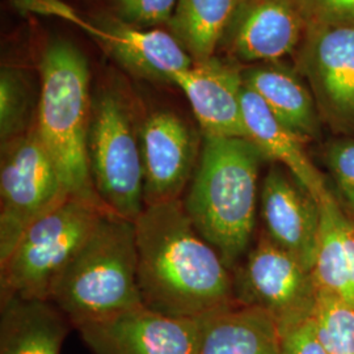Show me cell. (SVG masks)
<instances>
[{"label": "cell", "mask_w": 354, "mask_h": 354, "mask_svg": "<svg viewBox=\"0 0 354 354\" xmlns=\"http://www.w3.org/2000/svg\"><path fill=\"white\" fill-rule=\"evenodd\" d=\"M232 277L235 302L266 310L279 329L315 313L314 272L266 235L260 236Z\"/></svg>", "instance_id": "obj_8"}, {"label": "cell", "mask_w": 354, "mask_h": 354, "mask_svg": "<svg viewBox=\"0 0 354 354\" xmlns=\"http://www.w3.org/2000/svg\"><path fill=\"white\" fill-rule=\"evenodd\" d=\"M241 111L247 140L266 159L286 167L317 203L329 194L323 176L304 150V137L282 124L254 92L243 87Z\"/></svg>", "instance_id": "obj_16"}, {"label": "cell", "mask_w": 354, "mask_h": 354, "mask_svg": "<svg viewBox=\"0 0 354 354\" xmlns=\"http://www.w3.org/2000/svg\"><path fill=\"white\" fill-rule=\"evenodd\" d=\"M38 97V137L70 194L105 209L89 174L88 61L73 42L58 38L44 51Z\"/></svg>", "instance_id": "obj_4"}, {"label": "cell", "mask_w": 354, "mask_h": 354, "mask_svg": "<svg viewBox=\"0 0 354 354\" xmlns=\"http://www.w3.org/2000/svg\"><path fill=\"white\" fill-rule=\"evenodd\" d=\"M306 28L298 0H239L221 45L235 61L276 62L297 51Z\"/></svg>", "instance_id": "obj_12"}, {"label": "cell", "mask_w": 354, "mask_h": 354, "mask_svg": "<svg viewBox=\"0 0 354 354\" xmlns=\"http://www.w3.org/2000/svg\"><path fill=\"white\" fill-rule=\"evenodd\" d=\"M239 0H177L169 21L194 62L214 57Z\"/></svg>", "instance_id": "obj_20"}, {"label": "cell", "mask_w": 354, "mask_h": 354, "mask_svg": "<svg viewBox=\"0 0 354 354\" xmlns=\"http://www.w3.org/2000/svg\"><path fill=\"white\" fill-rule=\"evenodd\" d=\"M136 235L145 307L198 319L235 302L232 270L196 230L181 200L146 206Z\"/></svg>", "instance_id": "obj_1"}, {"label": "cell", "mask_w": 354, "mask_h": 354, "mask_svg": "<svg viewBox=\"0 0 354 354\" xmlns=\"http://www.w3.org/2000/svg\"><path fill=\"white\" fill-rule=\"evenodd\" d=\"M266 159L247 138H203L181 203L196 230L232 270L252 241L257 178Z\"/></svg>", "instance_id": "obj_2"}, {"label": "cell", "mask_w": 354, "mask_h": 354, "mask_svg": "<svg viewBox=\"0 0 354 354\" xmlns=\"http://www.w3.org/2000/svg\"><path fill=\"white\" fill-rule=\"evenodd\" d=\"M93 37L114 59L134 75L171 82L176 73L194 64L174 35L159 29L146 30L118 17L100 19Z\"/></svg>", "instance_id": "obj_15"}, {"label": "cell", "mask_w": 354, "mask_h": 354, "mask_svg": "<svg viewBox=\"0 0 354 354\" xmlns=\"http://www.w3.org/2000/svg\"><path fill=\"white\" fill-rule=\"evenodd\" d=\"M306 26L354 28V0H298Z\"/></svg>", "instance_id": "obj_25"}, {"label": "cell", "mask_w": 354, "mask_h": 354, "mask_svg": "<svg viewBox=\"0 0 354 354\" xmlns=\"http://www.w3.org/2000/svg\"><path fill=\"white\" fill-rule=\"evenodd\" d=\"M68 319L50 302L10 298L1 301L0 354H61Z\"/></svg>", "instance_id": "obj_19"}, {"label": "cell", "mask_w": 354, "mask_h": 354, "mask_svg": "<svg viewBox=\"0 0 354 354\" xmlns=\"http://www.w3.org/2000/svg\"><path fill=\"white\" fill-rule=\"evenodd\" d=\"M320 206V228L314 276L317 290L327 291L354 307V294L344 245V218L339 205L328 194Z\"/></svg>", "instance_id": "obj_21"}, {"label": "cell", "mask_w": 354, "mask_h": 354, "mask_svg": "<svg viewBox=\"0 0 354 354\" xmlns=\"http://www.w3.org/2000/svg\"><path fill=\"white\" fill-rule=\"evenodd\" d=\"M327 163L337 187L354 212V138L332 142L327 149Z\"/></svg>", "instance_id": "obj_26"}, {"label": "cell", "mask_w": 354, "mask_h": 354, "mask_svg": "<svg viewBox=\"0 0 354 354\" xmlns=\"http://www.w3.org/2000/svg\"><path fill=\"white\" fill-rule=\"evenodd\" d=\"M282 354H328L317 335L315 315L281 328Z\"/></svg>", "instance_id": "obj_27"}, {"label": "cell", "mask_w": 354, "mask_h": 354, "mask_svg": "<svg viewBox=\"0 0 354 354\" xmlns=\"http://www.w3.org/2000/svg\"><path fill=\"white\" fill-rule=\"evenodd\" d=\"M117 17L137 26H152L171 21L177 0H113Z\"/></svg>", "instance_id": "obj_24"}, {"label": "cell", "mask_w": 354, "mask_h": 354, "mask_svg": "<svg viewBox=\"0 0 354 354\" xmlns=\"http://www.w3.org/2000/svg\"><path fill=\"white\" fill-rule=\"evenodd\" d=\"M71 194L38 137L36 127L1 145L0 261L26 228Z\"/></svg>", "instance_id": "obj_7"}, {"label": "cell", "mask_w": 354, "mask_h": 354, "mask_svg": "<svg viewBox=\"0 0 354 354\" xmlns=\"http://www.w3.org/2000/svg\"><path fill=\"white\" fill-rule=\"evenodd\" d=\"M146 206L181 200L198 165L203 142L178 114L156 109L140 122Z\"/></svg>", "instance_id": "obj_9"}, {"label": "cell", "mask_w": 354, "mask_h": 354, "mask_svg": "<svg viewBox=\"0 0 354 354\" xmlns=\"http://www.w3.org/2000/svg\"><path fill=\"white\" fill-rule=\"evenodd\" d=\"M97 203L70 196L26 228L10 256L0 261L1 301H50L51 292L102 216Z\"/></svg>", "instance_id": "obj_5"}, {"label": "cell", "mask_w": 354, "mask_h": 354, "mask_svg": "<svg viewBox=\"0 0 354 354\" xmlns=\"http://www.w3.org/2000/svg\"><path fill=\"white\" fill-rule=\"evenodd\" d=\"M79 329L96 354H197L201 317H169L142 304Z\"/></svg>", "instance_id": "obj_11"}, {"label": "cell", "mask_w": 354, "mask_h": 354, "mask_svg": "<svg viewBox=\"0 0 354 354\" xmlns=\"http://www.w3.org/2000/svg\"><path fill=\"white\" fill-rule=\"evenodd\" d=\"M244 87L251 89L282 124L304 140L319 134L317 102L295 66L282 61L254 64L241 70Z\"/></svg>", "instance_id": "obj_18"}, {"label": "cell", "mask_w": 354, "mask_h": 354, "mask_svg": "<svg viewBox=\"0 0 354 354\" xmlns=\"http://www.w3.org/2000/svg\"><path fill=\"white\" fill-rule=\"evenodd\" d=\"M294 54L317 111L354 130V28L307 26Z\"/></svg>", "instance_id": "obj_10"}, {"label": "cell", "mask_w": 354, "mask_h": 354, "mask_svg": "<svg viewBox=\"0 0 354 354\" xmlns=\"http://www.w3.org/2000/svg\"><path fill=\"white\" fill-rule=\"evenodd\" d=\"M12 1L19 10H23L26 12L58 16L61 19L71 21L76 26L83 28L92 36H95L96 33L95 24H91L89 21L83 20L70 6L64 4L61 0H12Z\"/></svg>", "instance_id": "obj_28"}, {"label": "cell", "mask_w": 354, "mask_h": 354, "mask_svg": "<svg viewBox=\"0 0 354 354\" xmlns=\"http://www.w3.org/2000/svg\"><path fill=\"white\" fill-rule=\"evenodd\" d=\"M50 302L77 328L142 306L136 222L104 214L55 283Z\"/></svg>", "instance_id": "obj_3"}, {"label": "cell", "mask_w": 354, "mask_h": 354, "mask_svg": "<svg viewBox=\"0 0 354 354\" xmlns=\"http://www.w3.org/2000/svg\"><path fill=\"white\" fill-rule=\"evenodd\" d=\"M88 165L105 209L136 222L146 207L140 124L131 104L114 89H104L92 99Z\"/></svg>", "instance_id": "obj_6"}, {"label": "cell", "mask_w": 354, "mask_h": 354, "mask_svg": "<svg viewBox=\"0 0 354 354\" xmlns=\"http://www.w3.org/2000/svg\"><path fill=\"white\" fill-rule=\"evenodd\" d=\"M344 245L346 253V261H348V272L349 279L353 289L354 294V225L345 216L344 218Z\"/></svg>", "instance_id": "obj_29"}, {"label": "cell", "mask_w": 354, "mask_h": 354, "mask_svg": "<svg viewBox=\"0 0 354 354\" xmlns=\"http://www.w3.org/2000/svg\"><path fill=\"white\" fill-rule=\"evenodd\" d=\"M317 335L328 354H354V307L327 291L317 290Z\"/></svg>", "instance_id": "obj_23"}, {"label": "cell", "mask_w": 354, "mask_h": 354, "mask_svg": "<svg viewBox=\"0 0 354 354\" xmlns=\"http://www.w3.org/2000/svg\"><path fill=\"white\" fill-rule=\"evenodd\" d=\"M184 92L203 138H247L243 122L239 66L218 57L194 62L171 77Z\"/></svg>", "instance_id": "obj_13"}, {"label": "cell", "mask_w": 354, "mask_h": 354, "mask_svg": "<svg viewBox=\"0 0 354 354\" xmlns=\"http://www.w3.org/2000/svg\"><path fill=\"white\" fill-rule=\"evenodd\" d=\"M266 235L314 272L320 228V206L279 167H272L261 189Z\"/></svg>", "instance_id": "obj_14"}, {"label": "cell", "mask_w": 354, "mask_h": 354, "mask_svg": "<svg viewBox=\"0 0 354 354\" xmlns=\"http://www.w3.org/2000/svg\"><path fill=\"white\" fill-rule=\"evenodd\" d=\"M38 99L24 71L3 67L0 74V140L19 138L36 127Z\"/></svg>", "instance_id": "obj_22"}, {"label": "cell", "mask_w": 354, "mask_h": 354, "mask_svg": "<svg viewBox=\"0 0 354 354\" xmlns=\"http://www.w3.org/2000/svg\"><path fill=\"white\" fill-rule=\"evenodd\" d=\"M197 354H282L279 323L263 308L228 304L201 317Z\"/></svg>", "instance_id": "obj_17"}]
</instances>
